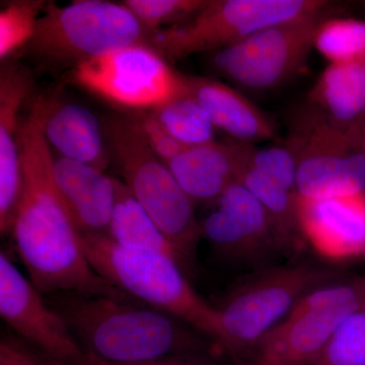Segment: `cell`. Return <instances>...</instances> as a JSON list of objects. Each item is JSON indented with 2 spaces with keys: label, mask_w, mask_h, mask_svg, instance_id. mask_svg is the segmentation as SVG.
Returning <instances> with one entry per match:
<instances>
[{
  "label": "cell",
  "mask_w": 365,
  "mask_h": 365,
  "mask_svg": "<svg viewBox=\"0 0 365 365\" xmlns=\"http://www.w3.org/2000/svg\"><path fill=\"white\" fill-rule=\"evenodd\" d=\"M0 348L6 350L16 365H50L46 357H41L28 347L24 341L11 336H1Z\"/></svg>",
  "instance_id": "cell-29"
},
{
  "label": "cell",
  "mask_w": 365,
  "mask_h": 365,
  "mask_svg": "<svg viewBox=\"0 0 365 365\" xmlns=\"http://www.w3.org/2000/svg\"><path fill=\"white\" fill-rule=\"evenodd\" d=\"M91 267L132 299L179 319L220 342L218 311L191 287L178 262L155 252L125 248L109 235H81Z\"/></svg>",
  "instance_id": "cell-3"
},
{
  "label": "cell",
  "mask_w": 365,
  "mask_h": 365,
  "mask_svg": "<svg viewBox=\"0 0 365 365\" xmlns=\"http://www.w3.org/2000/svg\"><path fill=\"white\" fill-rule=\"evenodd\" d=\"M208 1L202 0H126L123 4L151 34L162 26L181 25L195 16Z\"/></svg>",
  "instance_id": "cell-26"
},
{
  "label": "cell",
  "mask_w": 365,
  "mask_h": 365,
  "mask_svg": "<svg viewBox=\"0 0 365 365\" xmlns=\"http://www.w3.org/2000/svg\"><path fill=\"white\" fill-rule=\"evenodd\" d=\"M32 88L30 73L20 64L2 67L0 74V230L11 232L23 194L19 114Z\"/></svg>",
  "instance_id": "cell-15"
},
{
  "label": "cell",
  "mask_w": 365,
  "mask_h": 365,
  "mask_svg": "<svg viewBox=\"0 0 365 365\" xmlns=\"http://www.w3.org/2000/svg\"><path fill=\"white\" fill-rule=\"evenodd\" d=\"M249 165L274 180L285 188L297 193V158L294 151L284 148H251Z\"/></svg>",
  "instance_id": "cell-27"
},
{
  "label": "cell",
  "mask_w": 365,
  "mask_h": 365,
  "mask_svg": "<svg viewBox=\"0 0 365 365\" xmlns=\"http://www.w3.org/2000/svg\"><path fill=\"white\" fill-rule=\"evenodd\" d=\"M47 360H48V362H49L50 365H68V364H62V362L55 361V360H52V359H47Z\"/></svg>",
  "instance_id": "cell-32"
},
{
  "label": "cell",
  "mask_w": 365,
  "mask_h": 365,
  "mask_svg": "<svg viewBox=\"0 0 365 365\" xmlns=\"http://www.w3.org/2000/svg\"><path fill=\"white\" fill-rule=\"evenodd\" d=\"M307 125V124H306ZM297 138V194L324 199L365 192V148L353 150L352 136L309 118Z\"/></svg>",
  "instance_id": "cell-12"
},
{
  "label": "cell",
  "mask_w": 365,
  "mask_h": 365,
  "mask_svg": "<svg viewBox=\"0 0 365 365\" xmlns=\"http://www.w3.org/2000/svg\"><path fill=\"white\" fill-rule=\"evenodd\" d=\"M331 64L365 59V23L355 20H329L319 26L314 45Z\"/></svg>",
  "instance_id": "cell-23"
},
{
  "label": "cell",
  "mask_w": 365,
  "mask_h": 365,
  "mask_svg": "<svg viewBox=\"0 0 365 365\" xmlns=\"http://www.w3.org/2000/svg\"><path fill=\"white\" fill-rule=\"evenodd\" d=\"M31 281L0 254V316L25 342L46 359L68 365H88L90 356L66 319L47 304Z\"/></svg>",
  "instance_id": "cell-11"
},
{
  "label": "cell",
  "mask_w": 365,
  "mask_h": 365,
  "mask_svg": "<svg viewBox=\"0 0 365 365\" xmlns=\"http://www.w3.org/2000/svg\"><path fill=\"white\" fill-rule=\"evenodd\" d=\"M104 133L125 185L190 267L202 237L195 202L128 114L107 118Z\"/></svg>",
  "instance_id": "cell-4"
},
{
  "label": "cell",
  "mask_w": 365,
  "mask_h": 365,
  "mask_svg": "<svg viewBox=\"0 0 365 365\" xmlns=\"http://www.w3.org/2000/svg\"><path fill=\"white\" fill-rule=\"evenodd\" d=\"M49 100L34 101L19 133L23 194L13 235L30 281L43 295L74 292L135 300L91 267L53 174L44 123Z\"/></svg>",
  "instance_id": "cell-1"
},
{
  "label": "cell",
  "mask_w": 365,
  "mask_h": 365,
  "mask_svg": "<svg viewBox=\"0 0 365 365\" xmlns=\"http://www.w3.org/2000/svg\"><path fill=\"white\" fill-rule=\"evenodd\" d=\"M322 14L259 31L215 52L213 64L223 76L244 88L256 91L275 88L304 63L323 23Z\"/></svg>",
  "instance_id": "cell-10"
},
{
  "label": "cell",
  "mask_w": 365,
  "mask_h": 365,
  "mask_svg": "<svg viewBox=\"0 0 365 365\" xmlns=\"http://www.w3.org/2000/svg\"><path fill=\"white\" fill-rule=\"evenodd\" d=\"M365 304V276L307 292L255 346L257 365H316L338 327Z\"/></svg>",
  "instance_id": "cell-8"
},
{
  "label": "cell",
  "mask_w": 365,
  "mask_h": 365,
  "mask_svg": "<svg viewBox=\"0 0 365 365\" xmlns=\"http://www.w3.org/2000/svg\"><path fill=\"white\" fill-rule=\"evenodd\" d=\"M295 210L300 235L322 258H365V192L324 199L297 194Z\"/></svg>",
  "instance_id": "cell-14"
},
{
  "label": "cell",
  "mask_w": 365,
  "mask_h": 365,
  "mask_svg": "<svg viewBox=\"0 0 365 365\" xmlns=\"http://www.w3.org/2000/svg\"><path fill=\"white\" fill-rule=\"evenodd\" d=\"M135 122L137 127L148 141L151 150L157 153L158 157L165 163H169L173 158L179 155L185 148L184 144L179 143L165 127L158 121L153 111L127 113Z\"/></svg>",
  "instance_id": "cell-28"
},
{
  "label": "cell",
  "mask_w": 365,
  "mask_h": 365,
  "mask_svg": "<svg viewBox=\"0 0 365 365\" xmlns=\"http://www.w3.org/2000/svg\"><path fill=\"white\" fill-rule=\"evenodd\" d=\"M188 93L207 112L216 128L240 143L273 138L270 121L254 104L230 86L215 79L186 76Z\"/></svg>",
  "instance_id": "cell-18"
},
{
  "label": "cell",
  "mask_w": 365,
  "mask_h": 365,
  "mask_svg": "<svg viewBox=\"0 0 365 365\" xmlns=\"http://www.w3.org/2000/svg\"><path fill=\"white\" fill-rule=\"evenodd\" d=\"M46 4L39 0H19L0 11V58L2 61L26 47L35 34Z\"/></svg>",
  "instance_id": "cell-24"
},
{
  "label": "cell",
  "mask_w": 365,
  "mask_h": 365,
  "mask_svg": "<svg viewBox=\"0 0 365 365\" xmlns=\"http://www.w3.org/2000/svg\"><path fill=\"white\" fill-rule=\"evenodd\" d=\"M215 202L200 222L201 232L222 258L248 261L282 248L267 211L241 182L230 185Z\"/></svg>",
  "instance_id": "cell-13"
},
{
  "label": "cell",
  "mask_w": 365,
  "mask_h": 365,
  "mask_svg": "<svg viewBox=\"0 0 365 365\" xmlns=\"http://www.w3.org/2000/svg\"><path fill=\"white\" fill-rule=\"evenodd\" d=\"M150 33L125 4L81 0L66 6L46 4L28 54L42 66L72 68L81 62L138 44Z\"/></svg>",
  "instance_id": "cell-5"
},
{
  "label": "cell",
  "mask_w": 365,
  "mask_h": 365,
  "mask_svg": "<svg viewBox=\"0 0 365 365\" xmlns=\"http://www.w3.org/2000/svg\"><path fill=\"white\" fill-rule=\"evenodd\" d=\"M44 133L61 158L86 163L104 172L109 165L106 141L97 117L83 106L50 98Z\"/></svg>",
  "instance_id": "cell-19"
},
{
  "label": "cell",
  "mask_w": 365,
  "mask_h": 365,
  "mask_svg": "<svg viewBox=\"0 0 365 365\" xmlns=\"http://www.w3.org/2000/svg\"><path fill=\"white\" fill-rule=\"evenodd\" d=\"M364 146L365 148V135H364Z\"/></svg>",
  "instance_id": "cell-33"
},
{
  "label": "cell",
  "mask_w": 365,
  "mask_h": 365,
  "mask_svg": "<svg viewBox=\"0 0 365 365\" xmlns=\"http://www.w3.org/2000/svg\"><path fill=\"white\" fill-rule=\"evenodd\" d=\"M153 112L165 130L185 146L203 145L215 141V125L188 90Z\"/></svg>",
  "instance_id": "cell-22"
},
{
  "label": "cell",
  "mask_w": 365,
  "mask_h": 365,
  "mask_svg": "<svg viewBox=\"0 0 365 365\" xmlns=\"http://www.w3.org/2000/svg\"><path fill=\"white\" fill-rule=\"evenodd\" d=\"M55 182L81 235H110L117 200V180L86 163L60 157Z\"/></svg>",
  "instance_id": "cell-16"
},
{
  "label": "cell",
  "mask_w": 365,
  "mask_h": 365,
  "mask_svg": "<svg viewBox=\"0 0 365 365\" xmlns=\"http://www.w3.org/2000/svg\"><path fill=\"white\" fill-rule=\"evenodd\" d=\"M316 365H365V304L338 327Z\"/></svg>",
  "instance_id": "cell-25"
},
{
  "label": "cell",
  "mask_w": 365,
  "mask_h": 365,
  "mask_svg": "<svg viewBox=\"0 0 365 365\" xmlns=\"http://www.w3.org/2000/svg\"><path fill=\"white\" fill-rule=\"evenodd\" d=\"M72 83L127 113L155 111L186 93V76L150 45L107 53L73 67Z\"/></svg>",
  "instance_id": "cell-9"
},
{
  "label": "cell",
  "mask_w": 365,
  "mask_h": 365,
  "mask_svg": "<svg viewBox=\"0 0 365 365\" xmlns=\"http://www.w3.org/2000/svg\"><path fill=\"white\" fill-rule=\"evenodd\" d=\"M251 148L240 141L189 146L167 165L194 202L215 201L237 182Z\"/></svg>",
  "instance_id": "cell-17"
},
{
  "label": "cell",
  "mask_w": 365,
  "mask_h": 365,
  "mask_svg": "<svg viewBox=\"0 0 365 365\" xmlns=\"http://www.w3.org/2000/svg\"><path fill=\"white\" fill-rule=\"evenodd\" d=\"M316 0H216L181 25L151 34L150 46L165 60L217 52L253 34L323 11Z\"/></svg>",
  "instance_id": "cell-7"
},
{
  "label": "cell",
  "mask_w": 365,
  "mask_h": 365,
  "mask_svg": "<svg viewBox=\"0 0 365 365\" xmlns=\"http://www.w3.org/2000/svg\"><path fill=\"white\" fill-rule=\"evenodd\" d=\"M109 237L125 248L165 255L178 262L184 271L189 268L184 258L132 195L128 187L120 181H117V200Z\"/></svg>",
  "instance_id": "cell-21"
},
{
  "label": "cell",
  "mask_w": 365,
  "mask_h": 365,
  "mask_svg": "<svg viewBox=\"0 0 365 365\" xmlns=\"http://www.w3.org/2000/svg\"><path fill=\"white\" fill-rule=\"evenodd\" d=\"M311 96L318 110L312 117L333 130L352 136L353 127L365 115V59L330 64Z\"/></svg>",
  "instance_id": "cell-20"
},
{
  "label": "cell",
  "mask_w": 365,
  "mask_h": 365,
  "mask_svg": "<svg viewBox=\"0 0 365 365\" xmlns=\"http://www.w3.org/2000/svg\"><path fill=\"white\" fill-rule=\"evenodd\" d=\"M88 365H201L195 364V362L189 361V360L180 359L176 356L165 357L153 361L141 362V364H110V362L103 361L96 359V357L90 356Z\"/></svg>",
  "instance_id": "cell-30"
},
{
  "label": "cell",
  "mask_w": 365,
  "mask_h": 365,
  "mask_svg": "<svg viewBox=\"0 0 365 365\" xmlns=\"http://www.w3.org/2000/svg\"><path fill=\"white\" fill-rule=\"evenodd\" d=\"M45 300L66 319L90 356L110 364L153 361L201 346L189 325L138 300L74 292Z\"/></svg>",
  "instance_id": "cell-2"
},
{
  "label": "cell",
  "mask_w": 365,
  "mask_h": 365,
  "mask_svg": "<svg viewBox=\"0 0 365 365\" xmlns=\"http://www.w3.org/2000/svg\"><path fill=\"white\" fill-rule=\"evenodd\" d=\"M337 278L339 273L331 269L311 265L281 266L257 273L216 307L218 345L230 351H252L307 292Z\"/></svg>",
  "instance_id": "cell-6"
},
{
  "label": "cell",
  "mask_w": 365,
  "mask_h": 365,
  "mask_svg": "<svg viewBox=\"0 0 365 365\" xmlns=\"http://www.w3.org/2000/svg\"><path fill=\"white\" fill-rule=\"evenodd\" d=\"M365 259V258H364Z\"/></svg>",
  "instance_id": "cell-35"
},
{
  "label": "cell",
  "mask_w": 365,
  "mask_h": 365,
  "mask_svg": "<svg viewBox=\"0 0 365 365\" xmlns=\"http://www.w3.org/2000/svg\"><path fill=\"white\" fill-rule=\"evenodd\" d=\"M0 365H16L11 355L2 348H0Z\"/></svg>",
  "instance_id": "cell-31"
},
{
  "label": "cell",
  "mask_w": 365,
  "mask_h": 365,
  "mask_svg": "<svg viewBox=\"0 0 365 365\" xmlns=\"http://www.w3.org/2000/svg\"><path fill=\"white\" fill-rule=\"evenodd\" d=\"M254 365H257V364H254Z\"/></svg>",
  "instance_id": "cell-34"
}]
</instances>
